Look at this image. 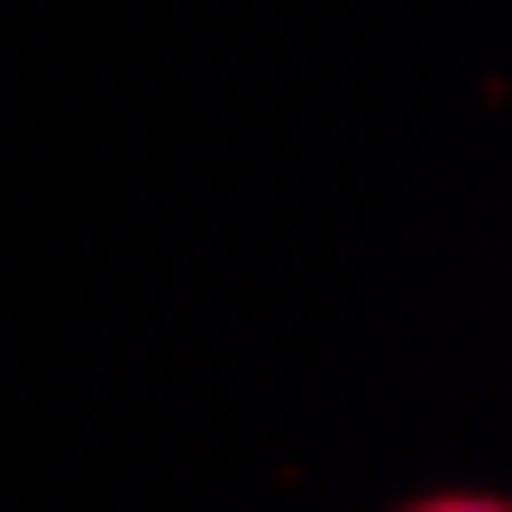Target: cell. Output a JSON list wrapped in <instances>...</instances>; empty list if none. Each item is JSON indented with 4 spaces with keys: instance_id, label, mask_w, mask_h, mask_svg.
<instances>
[{
    "instance_id": "cell-1",
    "label": "cell",
    "mask_w": 512,
    "mask_h": 512,
    "mask_svg": "<svg viewBox=\"0 0 512 512\" xmlns=\"http://www.w3.org/2000/svg\"><path fill=\"white\" fill-rule=\"evenodd\" d=\"M421 512H494V503H421Z\"/></svg>"
}]
</instances>
